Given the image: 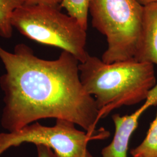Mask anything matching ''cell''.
<instances>
[{
    "instance_id": "3",
    "label": "cell",
    "mask_w": 157,
    "mask_h": 157,
    "mask_svg": "<svg viewBox=\"0 0 157 157\" xmlns=\"http://www.w3.org/2000/svg\"><path fill=\"white\" fill-rule=\"evenodd\" d=\"M11 23L27 38L67 51L80 63L89 56L86 30L76 19L62 12L60 6H21L13 12Z\"/></svg>"
},
{
    "instance_id": "11",
    "label": "cell",
    "mask_w": 157,
    "mask_h": 157,
    "mask_svg": "<svg viewBox=\"0 0 157 157\" xmlns=\"http://www.w3.org/2000/svg\"><path fill=\"white\" fill-rule=\"evenodd\" d=\"M63 0H22L23 6H60Z\"/></svg>"
},
{
    "instance_id": "13",
    "label": "cell",
    "mask_w": 157,
    "mask_h": 157,
    "mask_svg": "<svg viewBox=\"0 0 157 157\" xmlns=\"http://www.w3.org/2000/svg\"><path fill=\"white\" fill-rule=\"evenodd\" d=\"M142 6H145L150 3L157 2V0H137Z\"/></svg>"
},
{
    "instance_id": "5",
    "label": "cell",
    "mask_w": 157,
    "mask_h": 157,
    "mask_svg": "<svg viewBox=\"0 0 157 157\" xmlns=\"http://www.w3.org/2000/svg\"><path fill=\"white\" fill-rule=\"evenodd\" d=\"M75 124L58 119L51 127L35 122L15 131L0 133V157L8 149L28 143L47 146L57 157H93L87 146L90 141L99 138L79 130Z\"/></svg>"
},
{
    "instance_id": "7",
    "label": "cell",
    "mask_w": 157,
    "mask_h": 157,
    "mask_svg": "<svg viewBox=\"0 0 157 157\" xmlns=\"http://www.w3.org/2000/svg\"><path fill=\"white\" fill-rule=\"evenodd\" d=\"M134 59L157 65V2L144 6L140 36Z\"/></svg>"
},
{
    "instance_id": "6",
    "label": "cell",
    "mask_w": 157,
    "mask_h": 157,
    "mask_svg": "<svg viewBox=\"0 0 157 157\" xmlns=\"http://www.w3.org/2000/svg\"><path fill=\"white\" fill-rule=\"evenodd\" d=\"M156 105L157 83L150 91L145 102L132 114L113 115L112 118L115 127V135L111 143L102 150V157H128L129 140L138 126L139 119L148 108Z\"/></svg>"
},
{
    "instance_id": "8",
    "label": "cell",
    "mask_w": 157,
    "mask_h": 157,
    "mask_svg": "<svg viewBox=\"0 0 157 157\" xmlns=\"http://www.w3.org/2000/svg\"><path fill=\"white\" fill-rule=\"evenodd\" d=\"M22 6V0H0V36L2 37H11L13 28L12 17L14 11Z\"/></svg>"
},
{
    "instance_id": "4",
    "label": "cell",
    "mask_w": 157,
    "mask_h": 157,
    "mask_svg": "<svg viewBox=\"0 0 157 157\" xmlns=\"http://www.w3.org/2000/svg\"><path fill=\"white\" fill-rule=\"evenodd\" d=\"M144 6L137 0H91L93 28L107 39L101 60L106 63L134 59L140 36Z\"/></svg>"
},
{
    "instance_id": "10",
    "label": "cell",
    "mask_w": 157,
    "mask_h": 157,
    "mask_svg": "<svg viewBox=\"0 0 157 157\" xmlns=\"http://www.w3.org/2000/svg\"><path fill=\"white\" fill-rule=\"evenodd\" d=\"M91 0H63L60 7L63 8L67 14L76 19L82 26L87 30L89 8Z\"/></svg>"
},
{
    "instance_id": "1",
    "label": "cell",
    "mask_w": 157,
    "mask_h": 157,
    "mask_svg": "<svg viewBox=\"0 0 157 157\" xmlns=\"http://www.w3.org/2000/svg\"><path fill=\"white\" fill-rule=\"evenodd\" d=\"M0 59L6 70L0 77L4 93L3 128L12 132L41 119L56 118L76 124L100 140L109 136L104 128L95 129L99 111L84 89L80 62L72 54L62 51L58 59L45 60L21 43L13 52L0 45Z\"/></svg>"
},
{
    "instance_id": "9",
    "label": "cell",
    "mask_w": 157,
    "mask_h": 157,
    "mask_svg": "<svg viewBox=\"0 0 157 157\" xmlns=\"http://www.w3.org/2000/svg\"><path fill=\"white\" fill-rule=\"evenodd\" d=\"M130 152L133 157H157V112L144 140Z\"/></svg>"
},
{
    "instance_id": "12",
    "label": "cell",
    "mask_w": 157,
    "mask_h": 157,
    "mask_svg": "<svg viewBox=\"0 0 157 157\" xmlns=\"http://www.w3.org/2000/svg\"><path fill=\"white\" fill-rule=\"evenodd\" d=\"M38 157H57L50 148L43 145L36 146Z\"/></svg>"
},
{
    "instance_id": "2",
    "label": "cell",
    "mask_w": 157,
    "mask_h": 157,
    "mask_svg": "<svg viewBox=\"0 0 157 157\" xmlns=\"http://www.w3.org/2000/svg\"><path fill=\"white\" fill-rule=\"evenodd\" d=\"M78 69L84 90L96 102L99 120L117 108L146 100L156 84L154 65L135 59L106 63L89 54Z\"/></svg>"
}]
</instances>
